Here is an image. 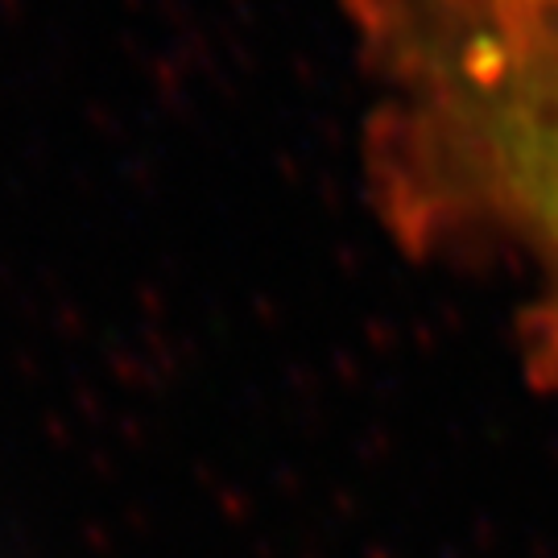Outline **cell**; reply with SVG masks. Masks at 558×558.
<instances>
[{
    "label": "cell",
    "instance_id": "6da1fadb",
    "mask_svg": "<svg viewBox=\"0 0 558 558\" xmlns=\"http://www.w3.org/2000/svg\"><path fill=\"white\" fill-rule=\"evenodd\" d=\"M364 149L393 236L530 274L558 368V21L385 83Z\"/></svg>",
    "mask_w": 558,
    "mask_h": 558
},
{
    "label": "cell",
    "instance_id": "7a4b0ae2",
    "mask_svg": "<svg viewBox=\"0 0 558 558\" xmlns=\"http://www.w3.org/2000/svg\"><path fill=\"white\" fill-rule=\"evenodd\" d=\"M380 83H401L525 38L558 21V0H336Z\"/></svg>",
    "mask_w": 558,
    "mask_h": 558
}]
</instances>
